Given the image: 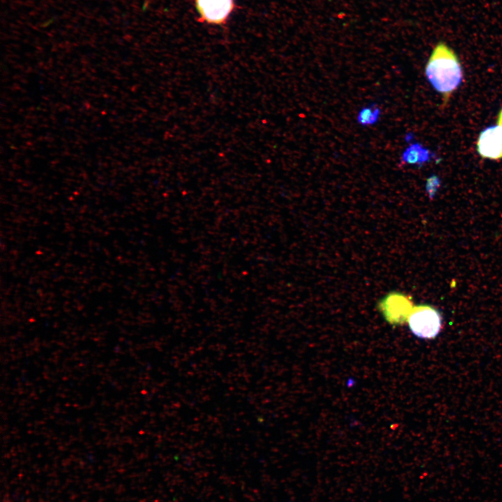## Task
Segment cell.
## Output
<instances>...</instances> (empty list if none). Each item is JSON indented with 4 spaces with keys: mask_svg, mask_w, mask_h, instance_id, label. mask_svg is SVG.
<instances>
[{
    "mask_svg": "<svg viewBox=\"0 0 502 502\" xmlns=\"http://www.w3.org/2000/svg\"><path fill=\"white\" fill-rule=\"evenodd\" d=\"M378 307L388 323L398 325L407 321L413 305L408 296L391 292L380 301Z\"/></svg>",
    "mask_w": 502,
    "mask_h": 502,
    "instance_id": "277c9868",
    "label": "cell"
},
{
    "mask_svg": "<svg viewBox=\"0 0 502 502\" xmlns=\"http://www.w3.org/2000/svg\"><path fill=\"white\" fill-rule=\"evenodd\" d=\"M199 21L212 25H224L235 10V0H195Z\"/></svg>",
    "mask_w": 502,
    "mask_h": 502,
    "instance_id": "3957f363",
    "label": "cell"
},
{
    "mask_svg": "<svg viewBox=\"0 0 502 502\" xmlns=\"http://www.w3.org/2000/svg\"><path fill=\"white\" fill-rule=\"evenodd\" d=\"M425 75L435 90L442 95L444 105L463 79V71L457 54L442 42L434 47L425 66Z\"/></svg>",
    "mask_w": 502,
    "mask_h": 502,
    "instance_id": "6da1fadb",
    "label": "cell"
},
{
    "mask_svg": "<svg viewBox=\"0 0 502 502\" xmlns=\"http://www.w3.org/2000/svg\"><path fill=\"white\" fill-rule=\"evenodd\" d=\"M412 333L421 339H433L440 333L442 317L440 312L429 305L413 306L407 319Z\"/></svg>",
    "mask_w": 502,
    "mask_h": 502,
    "instance_id": "7a4b0ae2",
    "label": "cell"
},
{
    "mask_svg": "<svg viewBox=\"0 0 502 502\" xmlns=\"http://www.w3.org/2000/svg\"><path fill=\"white\" fill-rule=\"evenodd\" d=\"M497 125L500 126L502 128V109H501L498 115Z\"/></svg>",
    "mask_w": 502,
    "mask_h": 502,
    "instance_id": "9c48e42d",
    "label": "cell"
},
{
    "mask_svg": "<svg viewBox=\"0 0 502 502\" xmlns=\"http://www.w3.org/2000/svg\"><path fill=\"white\" fill-rule=\"evenodd\" d=\"M431 151L419 143L410 144L403 152L401 161L402 163L418 165L421 167L434 158Z\"/></svg>",
    "mask_w": 502,
    "mask_h": 502,
    "instance_id": "8992f818",
    "label": "cell"
},
{
    "mask_svg": "<svg viewBox=\"0 0 502 502\" xmlns=\"http://www.w3.org/2000/svg\"><path fill=\"white\" fill-rule=\"evenodd\" d=\"M477 151L483 158H502V128L499 125L493 126L480 132L477 141Z\"/></svg>",
    "mask_w": 502,
    "mask_h": 502,
    "instance_id": "5b68a950",
    "label": "cell"
},
{
    "mask_svg": "<svg viewBox=\"0 0 502 502\" xmlns=\"http://www.w3.org/2000/svg\"><path fill=\"white\" fill-rule=\"evenodd\" d=\"M379 114L380 109L377 107H366L360 111L357 121L363 126L372 125L378 121Z\"/></svg>",
    "mask_w": 502,
    "mask_h": 502,
    "instance_id": "52a82bcc",
    "label": "cell"
},
{
    "mask_svg": "<svg viewBox=\"0 0 502 502\" xmlns=\"http://www.w3.org/2000/svg\"><path fill=\"white\" fill-rule=\"evenodd\" d=\"M441 185V179L436 175H431L426 181L425 188L430 199H432Z\"/></svg>",
    "mask_w": 502,
    "mask_h": 502,
    "instance_id": "ba28073f",
    "label": "cell"
}]
</instances>
